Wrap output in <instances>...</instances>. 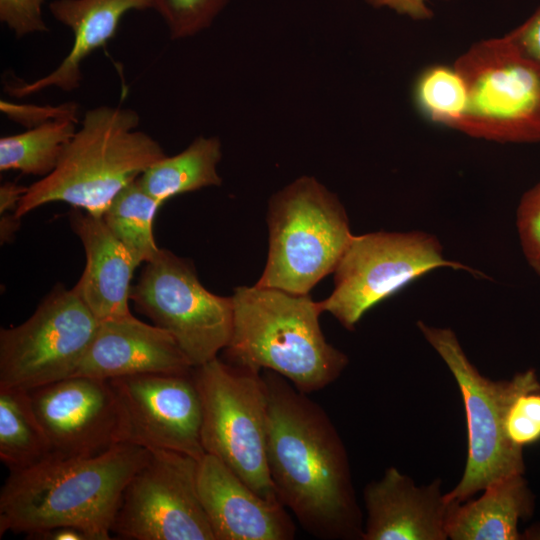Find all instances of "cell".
<instances>
[{"instance_id":"cell-1","label":"cell","mask_w":540,"mask_h":540,"mask_svg":"<svg viewBox=\"0 0 540 540\" xmlns=\"http://www.w3.org/2000/svg\"><path fill=\"white\" fill-rule=\"evenodd\" d=\"M267 464L278 501L322 540H362L345 445L327 412L281 375L263 370Z\"/></svg>"},{"instance_id":"cell-2","label":"cell","mask_w":540,"mask_h":540,"mask_svg":"<svg viewBox=\"0 0 540 540\" xmlns=\"http://www.w3.org/2000/svg\"><path fill=\"white\" fill-rule=\"evenodd\" d=\"M150 450L119 443L92 457L51 454L10 472L0 493V535L11 531L35 539L73 527L88 540H109L123 491Z\"/></svg>"},{"instance_id":"cell-3","label":"cell","mask_w":540,"mask_h":540,"mask_svg":"<svg viewBox=\"0 0 540 540\" xmlns=\"http://www.w3.org/2000/svg\"><path fill=\"white\" fill-rule=\"evenodd\" d=\"M233 330L224 349L228 362L270 370L310 394L337 380L349 360L327 342L319 323V302L309 294L276 288L234 289Z\"/></svg>"},{"instance_id":"cell-4","label":"cell","mask_w":540,"mask_h":540,"mask_svg":"<svg viewBox=\"0 0 540 540\" xmlns=\"http://www.w3.org/2000/svg\"><path fill=\"white\" fill-rule=\"evenodd\" d=\"M139 124L140 116L131 108L87 110L56 168L27 187L16 217L51 202L101 217L125 186L166 156L157 140L137 129Z\"/></svg>"},{"instance_id":"cell-5","label":"cell","mask_w":540,"mask_h":540,"mask_svg":"<svg viewBox=\"0 0 540 540\" xmlns=\"http://www.w3.org/2000/svg\"><path fill=\"white\" fill-rule=\"evenodd\" d=\"M267 223L268 257L256 285L293 294H309L334 273L354 236L337 196L311 176L271 197Z\"/></svg>"},{"instance_id":"cell-6","label":"cell","mask_w":540,"mask_h":540,"mask_svg":"<svg viewBox=\"0 0 540 540\" xmlns=\"http://www.w3.org/2000/svg\"><path fill=\"white\" fill-rule=\"evenodd\" d=\"M417 327L451 371L460 389L467 422L468 453L463 476L447 494V502H465L493 482L524 474L523 448L513 444L505 429L506 415L521 394L540 391L534 369L510 380L492 381L470 362L455 332L423 321Z\"/></svg>"},{"instance_id":"cell-7","label":"cell","mask_w":540,"mask_h":540,"mask_svg":"<svg viewBox=\"0 0 540 540\" xmlns=\"http://www.w3.org/2000/svg\"><path fill=\"white\" fill-rule=\"evenodd\" d=\"M193 377L205 453L220 459L261 497L279 502L267 464L268 397L262 373L216 357L195 367Z\"/></svg>"},{"instance_id":"cell-8","label":"cell","mask_w":540,"mask_h":540,"mask_svg":"<svg viewBox=\"0 0 540 540\" xmlns=\"http://www.w3.org/2000/svg\"><path fill=\"white\" fill-rule=\"evenodd\" d=\"M454 67L468 93L457 130L503 143L540 141V65L503 36L473 44Z\"/></svg>"},{"instance_id":"cell-9","label":"cell","mask_w":540,"mask_h":540,"mask_svg":"<svg viewBox=\"0 0 540 540\" xmlns=\"http://www.w3.org/2000/svg\"><path fill=\"white\" fill-rule=\"evenodd\" d=\"M442 267L483 275L446 259L439 239L425 231L354 235L334 271V289L319 305L345 329L354 330L371 308Z\"/></svg>"},{"instance_id":"cell-10","label":"cell","mask_w":540,"mask_h":540,"mask_svg":"<svg viewBox=\"0 0 540 540\" xmlns=\"http://www.w3.org/2000/svg\"><path fill=\"white\" fill-rule=\"evenodd\" d=\"M131 300L138 312L167 331L195 368L217 357L231 339L232 296L208 291L193 264L167 249L145 263Z\"/></svg>"},{"instance_id":"cell-11","label":"cell","mask_w":540,"mask_h":540,"mask_svg":"<svg viewBox=\"0 0 540 540\" xmlns=\"http://www.w3.org/2000/svg\"><path fill=\"white\" fill-rule=\"evenodd\" d=\"M98 325L73 288L56 286L25 322L0 330V389L30 391L74 376Z\"/></svg>"},{"instance_id":"cell-12","label":"cell","mask_w":540,"mask_h":540,"mask_svg":"<svg viewBox=\"0 0 540 540\" xmlns=\"http://www.w3.org/2000/svg\"><path fill=\"white\" fill-rule=\"evenodd\" d=\"M198 461L151 449L123 491L112 534L127 540H215L199 498Z\"/></svg>"},{"instance_id":"cell-13","label":"cell","mask_w":540,"mask_h":540,"mask_svg":"<svg viewBox=\"0 0 540 540\" xmlns=\"http://www.w3.org/2000/svg\"><path fill=\"white\" fill-rule=\"evenodd\" d=\"M119 403L122 443L165 449L200 459L202 407L193 370L109 380Z\"/></svg>"},{"instance_id":"cell-14","label":"cell","mask_w":540,"mask_h":540,"mask_svg":"<svg viewBox=\"0 0 540 540\" xmlns=\"http://www.w3.org/2000/svg\"><path fill=\"white\" fill-rule=\"evenodd\" d=\"M28 392L53 455L92 457L122 443L119 403L109 380L77 375Z\"/></svg>"},{"instance_id":"cell-15","label":"cell","mask_w":540,"mask_h":540,"mask_svg":"<svg viewBox=\"0 0 540 540\" xmlns=\"http://www.w3.org/2000/svg\"><path fill=\"white\" fill-rule=\"evenodd\" d=\"M197 487L215 540H292L295 524L279 502L261 497L227 465L205 453Z\"/></svg>"},{"instance_id":"cell-16","label":"cell","mask_w":540,"mask_h":540,"mask_svg":"<svg viewBox=\"0 0 540 540\" xmlns=\"http://www.w3.org/2000/svg\"><path fill=\"white\" fill-rule=\"evenodd\" d=\"M193 369L167 331L129 314L99 322L74 376L110 380L147 373L184 374Z\"/></svg>"},{"instance_id":"cell-17","label":"cell","mask_w":540,"mask_h":540,"mask_svg":"<svg viewBox=\"0 0 540 540\" xmlns=\"http://www.w3.org/2000/svg\"><path fill=\"white\" fill-rule=\"evenodd\" d=\"M362 540H445L449 502L441 480L417 486L395 467L366 485Z\"/></svg>"},{"instance_id":"cell-18","label":"cell","mask_w":540,"mask_h":540,"mask_svg":"<svg viewBox=\"0 0 540 540\" xmlns=\"http://www.w3.org/2000/svg\"><path fill=\"white\" fill-rule=\"evenodd\" d=\"M152 9V0H54L51 15L73 33L67 56L49 74L30 83L11 84L6 91L22 98L47 88L76 90L82 81L81 64L112 39L122 17L132 10Z\"/></svg>"},{"instance_id":"cell-19","label":"cell","mask_w":540,"mask_h":540,"mask_svg":"<svg viewBox=\"0 0 540 540\" xmlns=\"http://www.w3.org/2000/svg\"><path fill=\"white\" fill-rule=\"evenodd\" d=\"M70 223L86 257L74 291L99 322L131 314V280L138 266L128 250L100 216L76 209Z\"/></svg>"},{"instance_id":"cell-20","label":"cell","mask_w":540,"mask_h":540,"mask_svg":"<svg viewBox=\"0 0 540 540\" xmlns=\"http://www.w3.org/2000/svg\"><path fill=\"white\" fill-rule=\"evenodd\" d=\"M447 536L453 540H518L520 520L534 510V496L523 474L503 477L484 489L476 500L450 501Z\"/></svg>"},{"instance_id":"cell-21","label":"cell","mask_w":540,"mask_h":540,"mask_svg":"<svg viewBox=\"0 0 540 540\" xmlns=\"http://www.w3.org/2000/svg\"><path fill=\"white\" fill-rule=\"evenodd\" d=\"M222 158L217 137L199 136L174 156H165L147 168L138 181L143 189L163 204L179 194L222 183L217 165Z\"/></svg>"},{"instance_id":"cell-22","label":"cell","mask_w":540,"mask_h":540,"mask_svg":"<svg viewBox=\"0 0 540 540\" xmlns=\"http://www.w3.org/2000/svg\"><path fill=\"white\" fill-rule=\"evenodd\" d=\"M52 454L34 412L28 391L0 389V459L19 471L36 465Z\"/></svg>"},{"instance_id":"cell-23","label":"cell","mask_w":540,"mask_h":540,"mask_svg":"<svg viewBox=\"0 0 540 540\" xmlns=\"http://www.w3.org/2000/svg\"><path fill=\"white\" fill-rule=\"evenodd\" d=\"M76 116L51 119L0 139V170L47 176L76 132Z\"/></svg>"},{"instance_id":"cell-24","label":"cell","mask_w":540,"mask_h":540,"mask_svg":"<svg viewBox=\"0 0 540 540\" xmlns=\"http://www.w3.org/2000/svg\"><path fill=\"white\" fill-rule=\"evenodd\" d=\"M161 205L137 178L114 197L101 216L137 266L152 260L160 249L154 239L153 221Z\"/></svg>"},{"instance_id":"cell-25","label":"cell","mask_w":540,"mask_h":540,"mask_svg":"<svg viewBox=\"0 0 540 540\" xmlns=\"http://www.w3.org/2000/svg\"><path fill=\"white\" fill-rule=\"evenodd\" d=\"M414 95L425 117L455 129L468 102L465 80L454 66L435 65L426 68L416 80Z\"/></svg>"},{"instance_id":"cell-26","label":"cell","mask_w":540,"mask_h":540,"mask_svg":"<svg viewBox=\"0 0 540 540\" xmlns=\"http://www.w3.org/2000/svg\"><path fill=\"white\" fill-rule=\"evenodd\" d=\"M229 0H152L173 40L192 37L209 28Z\"/></svg>"},{"instance_id":"cell-27","label":"cell","mask_w":540,"mask_h":540,"mask_svg":"<svg viewBox=\"0 0 540 540\" xmlns=\"http://www.w3.org/2000/svg\"><path fill=\"white\" fill-rule=\"evenodd\" d=\"M516 226L524 257L540 276V181L521 197Z\"/></svg>"},{"instance_id":"cell-28","label":"cell","mask_w":540,"mask_h":540,"mask_svg":"<svg viewBox=\"0 0 540 540\" xmlns=\"http://www.w3.org/2000/svg\"><path fill=\"white\" fill-rule=\"evenodd\" d=\"M505 429L509 440L522 448L540 440V391L523 393L513 401Z\"/></svg>"},{"instance_id":"cell-29","label":"cell","mask_w":540,"mask_h":540,"mask_svg":"<svg viewBox=\"0 0 540 540\" xmlns=\"http://www.w3.org/2000/svg\"><path fill=\"white\" fill-rule=\"evenodd\" d=\"M44 2L45 0H0V21L18 38L46 32L48 26L42 16Z\"/></svg>"},{"instance_id":"cell-30","label":"cell","mask_w":540,"mask_h":540,"mask_svg":"<svg viewBox=\"0 0 540 540\" xmlns=\"http://www.w3.org/2000/svg\"><path fill=\"white\" fill-rule=\"evenodd\" d=\"M0 109L11 120L23 123L28 128L59 117H77L78 113V106L75 103H66L59 106H34L18 105L2 100L0 102Z\"/></svg>"},{"instance_id":"cell-31","label":"cell","mask_w":540,"mask_h":540,"mask_svg":"<svg viewBox=\"0 0 540 540\" xmlns=\"http://www.w3.org/2000/svg\"><path fill=\"white\" fill-rule=\"evenodd\" d=\"M505 36L523 56L540 65V6L523 24Z\"/></svg>"},{"instance_id":"cell-32","label":"cell","mask_w":540,"mask_h":540,"mask_svg":"<svg viewBox=\"0 0 540 540\" xmlns=\"http://www.w3.org/2000/svg\"><path fill=\"white\" fill-rule=\"evenodd\" d=\"M427 0H367L375 7H388L400 14L413 19L422 20L432 16V11L426 5Z\"/></svg>"},{"instance_id":"cell-33","label":"cell","mask_w":540,"mask_h":540,"mask_svg":"<svg viewBox=\"0 0 540 540\" xmlns=\"http://www.w3.org/2000/svg\"><path fill=\"white\" fill-rule=\"evenodd\" d=\"M27 187L14 182H6L0 188V213L16 212L19 202L25 194Z\"/></svg>"},{"instance_id":"cell-34","label":"cell","mask_w":540,"mask_h":540,"mask_svg":"<svg viewBox=\"0 0 540 540\" xmlns=\"http://www.w3.org/2000/svg\"><path fill=\"white\" fill-rule=\"evenodd\" d=\"M37 540H88L85 533L73 527H59L35 537Z\"/></svg>"},{"instance_id":"cell-35","label":"cell","mask_w":540,"mask_h":540,"mask_svg":"<svg viewBox=\"0 0 540 540\" xmlns=\"http://www.w3.org/2000/svg\"><path fill=\"white\" fill-rule=\"evenodd\" d=\"M20 218L16 217L15 214L7 215L1 214V223H0V238L1 243H6L11 241L14 236V233L19 227Z\"/></svg>"}]
</instances>
